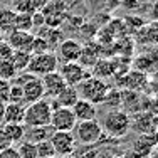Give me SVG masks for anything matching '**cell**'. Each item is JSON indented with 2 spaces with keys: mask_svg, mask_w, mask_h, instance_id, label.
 Segmentation results:
<instances>
[{
  "mask_svg": "<svg viewBox=\"0 0 158 158\" xmlns=\"http://www.w3.org/2000/svg\"><path fill=\"white\" fill-rule=\"evenodd\" d=\"M103 128V135H108L110 138H123L131 130V116L123 110H111L104 114L103 123H99Z\"/></svg>",
  "mask_w": 158,
  "mask_h": 158,
  "instance_id": "cell-1",
  "label": "cell"
},
{
  "mask_svg": "<svg viewBox=\"0 0 158 158\" xmlns=\"http://www.w3.org/2000/svg\"><path fill=\"white\" fill-rule=\"evenodd\" d=\"M52 114V106L47 98L35 101L32 104L25 106L24 113V126L25 128H39V126H49Z\"/></svg>",
  "mask_w": 158,
  "mask_h": 158,
  "instance_id": "cell-2",
  "label": "cell"
},
{
  "mask_svg": "<svg viewBox=\"0 0 158 158\" xmlns=\"http://www.w3.org/2000/svg\"><path fill=\"white\" fill-rule=\"evenodd\" d=\"M76 89H77V94L81 99H86L93 104H101L104 101V98H106V93L110 88L106 86V82L103 79L89 76L79 86H76Z\"/></svg>",
  "mask_w": 158,
  "mask_h": 158,
  "instance_id": "cell-3",
  "label": "cell"
},
{
  "mask_svg": "<svg viewBox=\"0 0 158 158\" xmlns=\"http://www.w3.org/2000/svg\"><path fill=\"white\" fill-rule=\"evenodd\" d=\"M57 69H59L57 56H56V52L49 51V52H42V54H32L25 73L32 74L35 77H42L49 73H56Z\"/></svg>",
  "mask_w": 158,
  "mask_h": 158,
  "instance_id": "cell-4",
  "label": "cell"
},
{
  "mask_svg": "<svg viewBox=\"0 0 158 158\" xmlns=\"http://www.w3.org/2000/svg\"><path fill=\"white\" fill-rule=\"evenodd\" d=\"M73 135H74V138H76V141L81 143V145H84V146L96 145V143L104 136L103 128H101V125L96 119L76 123V126H74V130H73Z\"/></svg>",
  "mask_w": 158,
  "mask_h": 158,
  "instance_id": "cell-5",
  "label": "cell"
},
{
  "mask_svg": "<svg viewBox=\"0 0 158 158\" xmlns=\"http://www.w3.org/2000/svg\"><path fill=\"white\" fill-rule=\"evenodd\" d=\"M49 141L54 148L56 158L76 153V138H74L73 131H54L49 138Z\"/></svg>",
  "mask_w": 158,
  "mask_h": 158,
  "instance_id": "cell-6",
  "label": "cell"
},
{
  "mask_svg": "<svg viewBox=\"0 0 158 158\" xmlns=\"http://www.w3.org/2000/svg\"><path fill=\"white\" fill-rule=\"evenodd\" d=\"M57 73L61 74L64 82H66L67 86H73V88L79 86L84 79H88L91 76V74L88 73V69H86L84 66H81L79 62H62L61 66H59Z\"/></svg>",
  "mask_w": 158,
  "mask_h": 158,
  "instance_id": "cell-7",
  "label": "cell"
},
{
  "mask_svg": "<svg viewBox=\"0 0 158 158\" xmlns=\"http://www.w3.org/2000/svg\"><path fill=\"white\" fill-rule=\"evenodd\" d=\"M76 118L71 108H54L51 114V128L54 131H73L76 126Z\"/></svg>",
  "mask_w": 158,
  "mask_h": 158,
  "instance_id": "cell-8",
  "label": "cell"
},
{
  "mask_svg": "<svg viewBox=\"0 0 158 158\" xmlns=\"http://www.w3.org/2000/svg\"><path fill=\"white\" fill-rule=\"evenodd\" d=\"M57 49V59L62 62H77L82 54V46L74 39H64L59 42Z\"/></svg>",
  "mask_w": 158,
  "mask_h": 158,
  "instance_id": "cell-9",
  "label": "cell"
},
{
  "mask_svg": "<svg viewBox=\"0 0 158 158\" xmlns=\"http://www.w3.org/2000/svg\"><path fill=\"white\" fill-rule=\"evenodd\" d=\"M20 88H22V94H24L25 104H32L35 101L46 98V94H44V84H42V79L40 77L31 76Z\"/></svg>",
  "mask_w": 158,
  "mask_h": 158,
  "instance_id": "cell-10",
  "label": "cell"
},
{
  "mask_svg": "<svg viewBox=\"0 0 158 158\" xmlns=\"http://www.w3.org/2000/svg\"><path fill=\"white\" fill-rule=\"evenodd\" d=\"M40 79H42L44 94H46L47 99H54V98L67 86L57 71H56V73H49V74H46V76H42Z\"/></svg>",
  "mask_w": 158,
  "mask_h": 158,
  "instance_id": "cell-11",
  "label": "cell"
},
{
  "mask_svg": "<svg viewBox=\"0 0 158 158\" xmlns=\"http://www.w3.org/2000/svg\"><path fill=\"white\" fill-rule=\"evenodd\" d=\"M34 34L32 32H24V31H12L7 37V42L14 51H24L31 52L32 42H34Z\"/></svg>",
  "mask_w": 158,
  "mask_h": 158,
  "instance_id": "cell-12",
  "label": "cell"
},
{
  "mask_svg": "<svg viewBox=\"0 0 158 158\" xmlns=\"http://www.w3.org/2000/svg\"><path fill=\"white\" fill-rule=\"evenodd\" d=\"M73 114L74 118H76V121H93V119H96L98 116V110H96V104L89 103V101L86 99H79L76 101V104H74L73 108Z\"/></svg>",
  "mask_w": 158,
  "mask_h": 158,
  "instance_id": "cell-13",
  "label": "cell"
},
{
  "mask_svg": "<svg viewBox=\"0 0 158 158\" xmlns=\"http://www.w3.org/2000/svg\"><path fill=\"white\" fill-rule=\"evenodd\" d=\"M77 99H79L77 89L73 88V86H66L54 99H49V101H51V106L54 110V108H73Z\"/></svg>",
  "mask_w": 158,
  "mask_h": 158,
  "instance_id": "cell-14",
  "label": "cell"
},
{
  "mask_svg": "<svg viewBox=\"0 0 158 158\" xmlns=\"http://www.w3.org/2000/svg\"><path fill=\"white\" fill-rule=\"evenodd\" d=\"M24 113L25 104H15V103H7L5 113H3V123H15V125H24Z\"/></svg>",
  "mask_w": 158,
  "mask_h": 158,
  "instance_id": "cell-15",
  "label": "cell"
},
{
  "mask_svg": "<svg viewBox=\"0 0 158 158\" xmlns=\"http://www.w3.org/2000/svg\"><path fill=\"white\" fill-rule=\"evenodd\" d=\"M2 131L5 133V136L9 138V141L12 143V146L15 143H20L25 138V126L24 125H15V123H3Z\"/></svg>",
  "mask_w": 158,
  "mask_h": 158,
  "instance_id": "cell-16",
  "label": "cell"
},
{
  "mask_svg": "<svg viewBox=\"0 0 158 158\" xmlns=\"http://www.w3.org/2000/svg\"><path fill=\"white\" fill-rule=\"evenodd\" d=\"M131 128L136 130L138 133H141V135H152L156 126H155L153 118L150 114H141V116H138V118L131 119Z\"/></svg>",
  "mask_w": 158,
  "mask_h": 158,
  "instance_id": "cell-17",
  "label": "cell"
},
{
  "mask_svg": "<svg viewBox=\"0 0 158 158\" xmlns=\"http://www.w3.org/2000/svg\"><path fill=\"white\" fill-rule=\"evenodd\" d=\"M133 150L136 155H146L148 156L150 153L155 150V141H153L152 135H141V138H138L133 145Z\"/></svg>",
  "mask_w": 158,
  "mask_h": 158,
  "instance_id": "cell-18",
  "label": "cell"
},
{
  "mask_svg": "<svg viewBox=\"0 0 158 158\" xmlns=\"http://www.w3.org/2000/svg\"><path fill=\"white\" fill-rule=\"evenodd\" d=\"M15 31V14L10 9H0V32L10 34Z\"/></svg>",
  "mask_w": 158,
  "mask_h": 158,
  "instance_id": "cell-19",
  "label": "cell"
},
{
  "mask_svg": "<svg viewBox=\"0 0 158 158\" xmlns=\"http://www.w3.org/2000/svg\"><path fill=\"white\" fill-rule=\"evenodd\" d=\"M31 57H32L31 52L14 51V54H12V57H10V61H12L14 67H15L17 74L25 73V71H27V66H29V62H31Z\"/></svg>",
  "mask_w": 158,
  "mask_h": 158,
  "instance_id": "cell-20",
  "label": "cell"
},
{
  "mask_svg": "<svg viewBox=\"0 0 158 158\" xmlns=\"http://www.w3.org/2000/svg\"><path fill=\"white\" fill-rule=\"evenodd\" d=\"M52 133H54V130L51 128V125L49 126H39V128H31V131L27 133V141L39 143V141L49 140Z\"/></svg>",
  "mask_w": 158,
  "mask_h": 158,
  "instance_id": "cell-21",
  "label": "cell"
},
{
  "mask_svg": "<svg viewBox=\"0 0 158 158\" xmlns=\"http://www.w3.org/2000/svg\"><path fill=\"white\" fill-rule=\"evenodd\" d=\"M17 152L20 158H39L37 156V150H35V143L22 140L20 143H17Z\"/></svg>",
  "mask_w": 158,
  "mask_h": 158,
  "instance_id": "cell-22",
  "label": "cell"
},
{
  "mask_svg": "<svg viewBox=\"0 0 158 158\" xmlns=\"http://www.w3.org/2000/svg\"><path fill=\"white\" fill-rule=\"evenodd\" d=\"M17 76V71L14 67V64L10 59H5V61H0V79H5V81L12 82Z\"/></svg>",
  "mask_w": 158,
  "mask_h": 158,
  "instance_id": "cell-23",
  "label": "cell"
},
{
  "mask_svg": "<svg viewBox=\"0 0 158 158\" xmlns=\"http://www.w3.org/2000/svg\"><path fill=\"white\" fill-rule=\"evenodd\" d=\"M10 10L14 14H34L35 12L32 0H12V9Z\"/></svg>",
  "mask_w": 158,
  "mask_h": 158,
  "instance_id": "cell-24",
  "label": "cell"
},
{
  "mask_svg": "<svg viewBox=\"0 0 158 158\" xmlns=\"http://www.w3.org/2000/svg\"><path fill=\"white\" fill-rule=\"evenodd\" d=\"M32 29V14H15V31L31 32Z\"/></svg>",
  "mask_w": 158,
  "mask_h": 158,
  "instance_id": "cell-25",
  "label": "cell"
},
{
  "mask_svg": "<svg viewBox=\"0 0 158 158\" xmlns=\"http://www.w3.org/2000/svg\"><path fill=\"white\" fill-rule=\"evenodd\" d=\"M35 150H37V156L39 158H56L54 148H52V145L49 140L35 143Z\"/></svg>",
  "mask_w": 158,
  "mask_h": 158,
  "instance_id": "cell-26",
  "label": "cell"
},
{
  "mask_svg": "<svg viewBox=\"0 0 158 158\" xmlns=\"http://www.w3.org/2000/svg\"><path fill=\"white\" fill-rule=\"evenodd\" d=\"M113 74V69H111V64L108 61H96L94 64V76L93 77H98V79H103V77H108Z\"/></svg>",
  "mask_w": 158,
  "mask_h": 158,
  "instance_id": "cell-27",
  "label": "cell"
},
{
  "mask_svg": "<svg viewBox=\"0 0 158 158\" xmlns=\"http://www.w3.org/2000/svg\"><path fill=\"white\" fill-rule=\"evenodd\" d=\"M7 103H15V104H25L24 103V94H22V88L17 84H10L9 89V99Z\"/></svg>",
  "mask_w": 158,
  "mask_h": 158,
  "instance_id": "cell-28",
  "label": "cell"
},
{
  "mask_svg": "<svg viewBox=\"0 0 158 158\" xmlns=\"http://www.w3.org/2000/svg\"><path fill=\"white\" fill-rule=\"evenodd\" d=\"M35 35V34H34ZM51 51V47H49V44L46 42L44 39H40V37H34V42H32V47H31V54H42V52H49Z\"/></svg>",
  "mask_w": 158,
  "mask_h": 158,
  "instance_id": "cell-29",
  "label": "cell"
},
{
  "mask_svg": "<svg viewBox=\"0 0 158 158\" xmlns=\"http://www.w3.org/2000/svg\"><path fill=\"white\" fill-rule=\"evenodd\" d=\"M14 54V49L9 46L7 40H0V61H5V59H10Z\"/></svg>",
  "mask_w": 158,
  "mask_h": 158,
  "instance_id": "cell-30",
  "label": "cell"
},
{
  "mask_svg": "<svg viewBox=\"0 0 158 158\" xmlns=\"http://www.w3.org/2000/svg\"><path fill=\"white\" fill-rule=\"evenodd\" d=\"M10 81H5V79H0V101L7 104V99H9V89H10Z\"/></svg>",
  "mask_w": 158,
  "mask_h": 158,
  "instance_id": "cell-31",
  "label": "cell"
},
{
  "mask_svg": "<svg viewBox=\"0 0 158 158\" xmlns=\"http://www.w3.org/2000/svg\"><path fill=\"white\" fill-rule=\"evenodd\" d=\"M0 158H20V156H19V152L15 146H9V148L0 152Z\"/></svg>",
  "mask_w": 158,
  "mask_h": 158,
  "instance_id": "cell-32",
  "label": "cell"
},
{
  "mask_svg": "<svg viewBox=\"0 0 158 158\" xmlns=\"http://www.w3.org/2000/svg\"><path fill=\"white\" fill-rule=\"evenodd\" d=\"M9 146H12V143L9 141V138L5 136V133L2 131V128H0V152L5 148H9Z\"/></svg>",
  "mask_w": 158,
  "mask_h": 158,
  "instance_id": "cell-33",
  "label": "cell"
},
{
  "mask_svg": "<svg viewBox=\"0 0 158 158\" xmlns=\"http://www.w3.org/2000/svg\"><path fill=\"white\" fill-rule=\"evenodd\" d=\"M152 136H153V141H155V145H156V148H158V126L155 128V130H153Z\"/></svg>",
  "mask_w": 158,
  "mask_h": 158,
  "instance_id": "cell-34",
  "label": "cell"
},
{
  "mask_svg": "<svg viewBox=\"0 0 158 158\" xmlns=\"http://www.w3.org/2000/svg\"><path fill=\"white\" fill-rule=\"evenodd\" d=\"M3 113H5V103L0 101V121L3 119Z\"/></svg>",
  "mask_w": 158,
  "mask_h": 158,
  "instance_id": "cell-35",
  "label": "cell"
},
{
  "mask_svg": "<svg viewBox=\"0 0 158 158\" xmlns=\"http://www.w3.org/2000/svg\"><path fill=\"white\" fill-rule=\"evenodd\" d=\"M153 15H155V19L158 20V2L153 3Z\"/></svg>",
  "mask_w": 158,
  "mask_h": 158,
  "instance_id": "cell-36",
  "label": "cell"
},
{
  "mask_svg": "<svg viewBox=\"0 0 158 158\" xmlns=\"http://www.w3.org/2000/svg\"><path fill=\"white\" fill-rule=\"evenodd\" d=\"M148 158H158V148H155V150H153V152L148 155Z\"/></svg>",
  "mask_w": 158,
  "mask_h": 158,
  "instance_id": "cell-37",
  "label": "cell"
},
{
  "mask_svg": "<svg viewBox=\"0 0 158 158\" xmlns=\"http://www.w3.org/2000/svg\"><path fill=\"white\" fill-rule=\"evenodd\" d=\"M59 158H77V156H74V155H67V156H59Z\"/></svg>",
  "mask_w": 158,
  "mask_h": 158,
  "instance_id": "cell-38",
  "label": "cell"
}]
</instances>
